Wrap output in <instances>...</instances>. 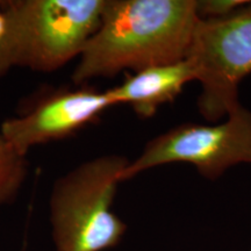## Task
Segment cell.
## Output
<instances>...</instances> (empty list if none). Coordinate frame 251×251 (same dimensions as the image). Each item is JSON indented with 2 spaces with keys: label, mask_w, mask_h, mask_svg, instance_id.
Masks as SVG:
<instances>
[{
  "label": "cell",
  "mask_w": 251,
  "mask_h": 251,
  "mask_svg": "<svg viewBox=\"0 0 251 251\" xmlns=\"http://www.w3.org/2000/svg\"><path fill=\"white\" fill-rule=\"evenodd\" d=\"M199 20L197 0H105L101 23L81 50L72 80L83 85L186 59Z\"/></svg>",
  "instance_id": "obj_1"
},
{
  "label": "cell",
  "mask_w": 251,
  "mask_h": 251,
  "mask_svg": "<svg viewBox=\"0 0 251 251\" xmlns=\"http://www.w3.org/2000/svg\"><path fill=\"white\" fill-rule=\"evenodd\" d=\"M128 163L121 155H102L55 181L49 201L55 251H105L121 242L127 226L112 206Z\"/></svg>",
  "instance_id": "obj_3"
},
{
  "label": "cell",
  "mask_w": 251,
  "mask_h": 251,
  "mask_svg": "<svg viewBox=\"0 0 251 251\" xmlns=\"http://www.w3.org/2000/svg\"><path fill=\"white\" fill-rule=\"evenodd\" d=\"M28 175V163L0 136V206L15 200Z\"/></svg>",
  "instance_id": "obj_8"
},
{
  "label": "cell",
  "mask_w": 251,
  "mask_h": 251,
  "mask_svg": "<svg viewBox=\"0 0 251 251\" xmlns=\"http://www.w3.org/2000/svg\"><path fill=\"white\" fill-rule=\"evenodd\" d=\"M172 163L193 165L211 180L231 166L251 164V112L240 103L222 124H184L153 137L141 155L126 166L121 183Z\"/></svg>",
  "instance_id": "obj_5"
},
{
  "label": "cell",
  "mask_w": 251,
  "mask_h": 251,
  "mask_svg": "<svg viewBox=\"0 0 251 251\" xmlns=\"http://www.w3.org/2000/svg\"><path fill=\"white\" fill-rule=\"evenodd\" d=\"M105 0H12L2 12L0 76L13 68L51 72L79 57L101 23Z\"/></svg>",
  "instance_id": "obj_2"
},
{
  "label": "cell",
  "mask_w": 251,
  "mask_h": 251,
  "mask_svg": "<svg viewBox=\"0 0 251 251\" xmlns=\"http://www.w3.org/2000/svg\"><path fill=\"white\" fill-rule=\"evenodd\" d=\"M244 0H197V13L201 20L221 19L246 4Z\"/></svg>",
  "instance_id": "obj_9"
},
{
  "label": "cell",
  "mask_w": 251,
  "mask_h": 251,
  "mask_svg": "<svg viewBox=\"0 0 251 251\" xmlns=\"http://www.w3.org/2000/svg\"><path fill=\"white\" fill-rule=\"evenodd\" d=\"M4 29H5V19H4V14H2V12H0V37H1L2 34H4Z\"/></svg>",
  "instance_id": "obj_10"
},
{
  "label": "cell",
  "mask_w": 251,
  "mask_h": 251,
  "mask_svg": "<svg viewBox=\"0 0 251 251\" xmlns=\"http://www.w3.org/2000/svg\"><path fill=\"white\" fill-rule=\"evenodd\" d=\"M188 59L201 84L198 108L218 121L240 105L238 85L251 74V1L221 19H200Z\"/></svg>",
  "instance_id": "obj_4"
},
{
  "label": "cell",
  "mask_w": 251,
  "mask_h": 251,
  "mask_svg": "<svg viewBox=\"0 0 251 251\" xmlns=\"http://www.w3.org/2000/svg\"><path fill=\"white\" fill-rule=\"evenodd\" d=\"M115 106L108 91H59L37 102L20 117L7 119L0 136L21 156L35 146L71 135Z\"/></svg>",
  "instance_id": "obj_6"
},
{
  "label": "cell",
  "mask_w": 251,
  "mask_h": 251,
  "mask_svg": "<svg viewBox=\"0 0 251 251\" xmlns=\"http://www.w3.org/2000/svg\"><path fill=\"white\" fill-rule=\"evenodd\" d=\"M192 80H197V69L186 58L135 72L120 85L107 91L115 105L129 103L140 118H152L157 109L174 101Z\"/></svg>",
  "instance_id": "obj_7"
}]
</instances>
